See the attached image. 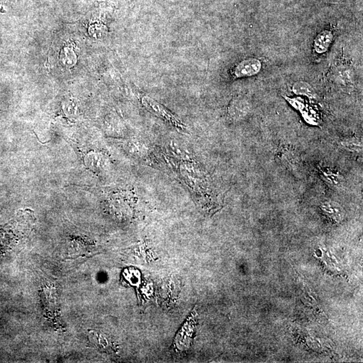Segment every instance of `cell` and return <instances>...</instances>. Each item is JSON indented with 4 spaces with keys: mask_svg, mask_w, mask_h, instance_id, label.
<instances>
[{
    "mask_svg": "<svg viewBox=\"0 0 363 363\" xmlns=\"http://www.w3.org/2000/svg\"><path fill=\"white\" fill-rule=\"evenodd\" d=\"M141 102L143 106H145V107L149 110V111L170 123L179 132L183 133L187 131V127L183 124V123L161 104L158 103L148 97L142 98Z\"/></svg>",
    "mask_w": 363,
    "mask_h": 363,
    "instance_id": "6da1fadb",
    "label": "cell"
},
{
    "mask_svg": "<svg viewBox=\"0 0 363 363\" xmlns=\"http://www.w3.org/2000/svg\"><path fill=\"white\" fill-rule=\"evenodd\" d=\"M262 64L259 60L250 58L241 60L233 70V74L236 78H244L254 76L261 70Z\"/></svg>",
    "mask_w": 363,
    "mask_h": 363,
    "instance_id": "7a4b0ae2",
    "label": "cell"
},
{
    "mask_svg": "<svg viewBox=\"0 0 363 363\" xmlns=\"http://www.w3.org/2000/svg\"><path fill=\"white\" fill-rule=\"evenodd\" d=\"M321 208L325 215L333 220L340 222L343 218L344 212L341 204L333 201H326L321 204Z\"/></svg>",
    "mask_w": 363,
    "mask_h": 363,
    "instance_id": "3957f363",
    "label": "cell"
},
{
    "mask_svg": "<svg viewBox=\"0 0 363 363\" xmlns=\"http://www.w3.org/2000/svg\"><path fill=\"white\" fill-rule=\"evenodd\" d=\"M333 39V35L330 31H323L317 36L314 41V49L318 53L327 51Z\"/></svg>",
    "mask_w": 363,
    "mask_h": 363,
    "instance_id": "277c9868",
    "label": "cell"
},
{
    "mask_svg": "<svg viewBox=\"0 0 363 363\" xmlns=\"http://www.w3.org/2000/svg\"><path fill=\"white\" fill-rule=\"evenodd\" d=\"M293 92L296 95H304L312 98L314 97V90L312 86L308 83L305 81H297L293 86Z\"/></svg>",
    "mask_w": 363,
    "mask_h": 363,
    "instance_id": "5b68a950",
    "label": "cell"
},
{
    "mask_svg": "<svg viewBox=\"0 0 363 363\" xmlns=\"http://www.w3.org/2000/svg\"><path fill=\"white\" fill-rule=\"evenodd\" d=\"M340 145L348 151L360 153L362 151V143L358 139H348L341 141Z\"/></svg>",
    "mask_w": 363,
    "mask_h": 363,
    "instance_id": "8992f818",
    "label": "cell"
},
{
    "mask_svg": "<svg viewBox=\"0 0 363 363\" xmlns=\"http://www.w3.org/2000/svg\"><path fill=\"white\" fill-rule=\"evenodd\" d=\"M283 159L285 160L286 164L291 165L293 168H295V165L299 166L300 159L292 150L285 149L283 154Z\"/></svg>",
    "mask_w": 363,
    "mask_h": 363,
    "instance_id": "52a82bcc",
    "label": "cell"
},
{
    "mask_svg": "<svg viewBox=\"0 0 363 363\" xmlns=\"http://www.w3.org/2000/svg\"><path fill=\"white\" fill-rule=\"evenodd\" d=\"M322 172L326 180L333 185H339L341 183V178L339 175L335 174L329 168H322Z\"/></svg>",
    "mask_w": 363,
    "mask_h": 363,
    "instance_id": "ba28073f",
    "label": "cell"
}]
</instances>
